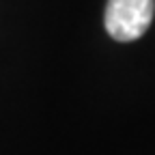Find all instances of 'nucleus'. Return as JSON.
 Instances as JSON below:
<instances>
[{"instance_id":"1","label":"nucleus","mask_w":155,"mask_h":155,"mask_svg":"<svg viewBox=\"0 0 155 155\" xmlns=\"http://www.w3.org/2000/svg\"><path fill=\"white\" fill-rule=\"evenodd\" d=\"M155 0H108L106 30L116 41H136L153 22Z\"/></svg>"}]
</instances>
